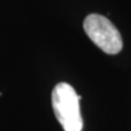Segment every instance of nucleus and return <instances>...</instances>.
I'll return each instance as SVG.
<instances>
[{
  "instance_id": "1",
  "label": "nucleus",
  "mask_w": 131,
  "mask_h": 131,
  "mask_svg": "<svg viewBox=\"0 0 131 131\" xmlns=\"http://www.w3.org/2000/svg\"><path fill=\"white\" fill-rule=\"evenodd\" d=\"M80 100L81 96L77 95L74 88L67 83H60L52 90V109L64 131L83 130V118L79 107Z\"/></svg>"
},
{
  "instance_id": "2",
  "label": "nucleus",
  "mask_w": 131,
  "mask_h": 131,
  "mask_svg": "<svg viewBox=\"0 0 131 131\" xmlns=\"http://www.w3.org/2000/svg\"><path fill=\"white\" fill-rule=\"evenodd\" d=\"M84 30L96 46L108 55L119 53L123 39L115 26L102 15L91 14L84 19Z\"/></svg>"
}]
</instances>
